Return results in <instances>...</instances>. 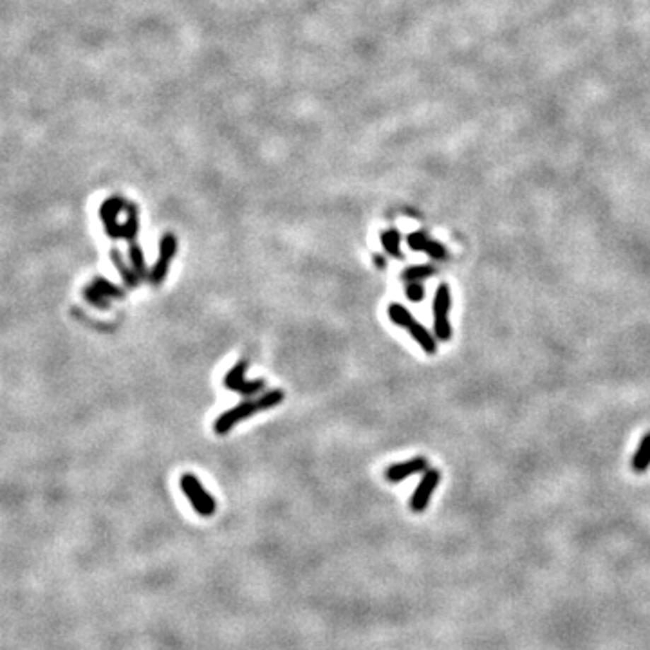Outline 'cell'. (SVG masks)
Here are the masks:
<instances>
[{"label": "cell", "instance_id": "cell-3", "mask_svg": "<svg viewBox=\"0 0 650 650\" xmlns=\"http://www.w3.org/2000/svg\"><path fill=\"white\" fill-rule=\"evenodd\" d=\"M248 371V361L240 360L237 365L230 368L224 376V387L231 392H237L240 396H253L257 392L262 390L266 387L264 380H251L248 381L244 376Z\"/></svg>", "mask_w": 650, "mask_h": 650}, {"label": "cell", "instance_id": "cell-10", "mask_svg": "<svg viewBox=\"0 0 650 650\" xmlns=\"http://www.w3.org/2000/svg\"><path fill=\"white\" fill-rule=\"evenodd\" d=\"M450 307H452V293L448 284H441L436 291L434 298V316L436 318H448Z\"/></svg>", "mask_w": 650, "mask_h": 650}, {"label": "cell", "instance_id": "cell-6", "mask_svg": "<svg viewBox=\"0 0 650 650\" xmlns=\"http://www.w3.org/2000/svg\"><path fill=\"white\" fill-rule=\"evenodd\" d=\"M424 468H426V459L424 457H414V459L405 460V463L388 466L385 470V479L388 482H401L410 475H414V473L424 472Z\"/></svg>", "mask_w": 650, "mask_h": 650}, {"label": "cell", "instance_id": "cell-23", "mask_svg": "<svg viewBox=\"0 0 650 650\" xmlns=\"http://www.w3.org/2000/svg\"><path fill=\"white\" fill-rule=\"evenodd\" d=\"M374 262L378 264V266H380V267H383V266H385V262H383V259H381V257H374Z\"/></svg>", "mask_w": 650, "mask_h": 650}, {"label": "cell", "instance_id": "cell-1", "mask_svg": "<svg viewBox=\"0 0 650 650\" xmlns=\"http://www.w3.org/2000/svg\"><path fill=\"white\" fill-rule=\"evenodd\" d=\"M284 400H286V394H284L282 388H273V390L264 392L259 400L243 401V403H238L237 407L230 408L226 412H222L221 416L215 419L214 432L219 434V436H226V434L230 432V430H233L238 423H243L244 419L251 417L253 414L266 412V410L279 407Z\"/></svg>", "mask_w": 650, "mask_h": 650}, {"label": "cell", "instance_id": "cell-17", "mask_svg": "<svg viewBox=\"0 0 650 650\" xmlns=\"http://www.w3.org/2000/svg\"><path fill=\"white\" fill-rule=\"evenodd\" d=\"M434 273H436V269H434L432 266H424L423 264V266H412L408 267V269H405L403 273H401V279L408 280V282H419V280L432 277Z\"/></svg>", "mask_w": 650, "mask_h": 650}, {"label": "cell", "instance_id": "cell-18", "mask_svg": "<svg viewBox=\"0 0 650 650\" xmlns=\"http://www.w3.org/2000/svg\"><path fill=\"white\" fill-rule=\"evenodd\" d=\"M83 298L91 303V306L98 307V309H109L110 303L109 298L105 295H101L100 291L91 284V286L83 287Z\"/></svg>", "mask_w": 650, "mask_h": 650}, {"label": "cell", "instance_id": "cell-19", "mask_svg": "<svg viewBox=\"0 0 650 650\" xmlns=\"http://www.w3.org/2000/svg\"><path fill=\"white\" fill-rule=\"evenodd\" d=\"M434 335L437 339L448 342L452 338V325L448 318H436L434 320Z\"/></svg>", "mask_w": 650, "mask_h": 650}, {"label": "cell", "instance_id": "cell-20", "mask_svg": "<svg viewBox=\"0 0 650 650\" xmlns=\"http://www.w3.org/2000/svg\"><path fill=\"white\" fill-rule=\"evenodd\" d=\"M407 243L410 246V250L414 251H426V246H429L430 238L426 237L424 231H414L407 237Z\"/></svg>", "mask_w": 650, "mask_h": 650}, {"label": "cell", "instance_id": "cell-2", "mask_svg": "<svg viewBox=\"0 0 650 650\" xmlns=\"http://www.w3.org/2000/svg\"><path fill=\"white\" fill-rule=\"evenodd\" d=\"M179 486H181V492L185 493V497L190 501L192 508L197 515L201 517H211L217 511V502L215 499L211 497L208 489L202 486V482L199 481L197 477L194 473H182L181 481H179Z\"/></svg>", "mask_w": 650, "mask_h": 650}, {"label": "cell", "instance_id": "cell-14", "mask_svg": "<svg viewBox=\"0 0 650 650\" xmlns=\"http://www.w3.org/2000/svg\"><path fill=\"white\" fill-rule=\"evenodd\" d=\"M387 313H388V318H390V322H394L396 325H400V327L408 329L414 322H416L412 313L408 311L405 306H401V303H390Z\"/></svg>", "mask_w": 650, "mask_h": 650}, {"label": "cell", "instance_id": "cell-13", "mask_svg": "<svg viewBox=\"0 0 650 650\" xmlns=\"http://www.w3.org/2000/svg\"><path fill=\"white\" fill-rule=\"evenodd\" d=\"M381 244H383L385 251L390 257H394V259H401L403 257V253H401V235L394 228L392 230H385L381 233Z\"/></svg>", "mask_w": 650, "mask_h": 650}, {"label": "cell", "instance_id": "cell-21", "mask_svg": "<svg viewBox=\"0 0 650 650\" xmlns=\"http://www.w3.org/2000/svg\"><path fill=\"white\" fill-rule=\"evenodd\" d=\"M407 298L412 302H421L424 298V287L419 282H410L407 286Z\"/></svg>", "mask_w": 650, "mask_h": 650}, {"label": "cell", "instance_id": "cell-12", "mask_svg": "<svg viewBox=\"0 0 650 650\" xmlns=\"http://www.w3.org/2000/svg\"><path fill=\"white\" fill-rule=\"evenodd\" d=\"M650 468V432L639 443L634 457H632V470L638 473L646 472Z\"/></svg>", "mask_w": 650, "mask_h": 650}, {"label": "cell", "instance_id": "cell-4", "mask_svg": "<svg viewBox=\"0 0 650 650\" xmlns=\"http://www.w3.org/2000/svg\"><path fill=\"white\" fill-rule=\"evenodd\" d=\"M127 208V201L123 197H109L103 201V204L100 207V219L103 222V226H105L107 235H109L112 240H117V238H122L123 228L122 224L117 222V215L122 214L123 210Z\"/></svg>", "mask_w": 650, "mask_h": 650}, {"label": "cell", "instance_id": "cell-8", "mask_svg": "<svg viewBox=\"0 0 650 650\" xmlns=\"http://www.w3.org/2000/svg\"><path fill=\"white\" fill-rule=\"evenodd\" d=\"M127 221L123 222V233L122 238L127 240V243H136V237H138L139 231V214H138V207L134 204V202H127Z\"/></svg>", "mask_w": 650, "mask_h": 650}, {"label": "cell", "instance_id": "cell-7", "mask_svg": "<svg viewBox=\"0 0 650 650\" xmlns=\"http://www.w3.org/2000/svg\"><path fill=\"white\" fill-rule=\"evenodd\" d=\"M110 260H112L114 267H116L120 277H122L127 289H136V287L139 286V282H141V279H139V275L132 267V264L127 262V260L123 259L122 251L117 250V248H112V250H110Z\"/></svg>", "mask_w": 650, "mask_h": 650}, {"label": "cell", "instance_id": "cell-9", "mask_svg": "<svg viewBox=\"0 0 650 650\" xmlns=\"http://www.w3.org/2000/svg\"><path fill=\"white\" fill-rule=\"evenodd\" d=\"M408 332H410V336L416 339L417 345H419V347L423 349L426 354H436V351H437L436 338H434L432 332H429V329L424 327V325L414 322L412 325L408 327Z\"/></svg>", "mask_w": 650, "mask_h": 650}, {"label": "cell", "instance_id": "cell-15", "mask_svg": "<svg viewBox=\"0 0 650 650\" xmlns=\"http://www.w3.org/2000/svg\"><path fill=\"white\" fill-rule=\"evenodd\" d=\"M178 255V237L174 233H165L159 240V257L158 259L172 262Z\"/></svg>", "mask_w": 650, "mask_h": 650}, {"label": "cell", "instance_id": "cell-16", "mask_svg": "<svg viewBox=\"0 0 650 650\" xmlns=\"http://www.w3.org/2000/svg\"><path fill=\"white\" fill-rule=\"evenodd\" d=\"M93 286L100 291L101 295H105L107 298H117V300L125 298V289H122L120 286L112 284L110 280L103 279V277H96Z\"/></svg>", "mask_w": 650, "mask_h": 650}, {"label": "cell", "instance_id": "cell-22", "mask_svg": "<svg viewBox=\"0 0 650 650\" xmlns=\"http://www.w3.org/2000/svg\"><path fill=\"white\" fill-rule=\"evenodd\" d=\"M424 253H429L434 260H443V259H446V250H444V248L441 246L439 243H434V240H430L429 246H426V251H424Z\"/></svg>", "mask_w": 650, "mask_h": 650}, {"label": "cell", "instance_id": "cell-5", "mask_svg": "<svg viewBox=\"0 0 650 650\" xmlns=\"http://www.w3.org/2000/svg\"><path fill=\"white\" fill-rule=\"evenodd\" d=\"M441 481V473L437 470H429V472H424L423 479L419 481V484L416 486V492L412 493V499H410V509L414 513H423L429 506L430 497H432V493L436 492L437 484Z\"/></svg>", "mask_w": 650, "mask_h": 650}, {"label": "cell", "instance_id": "cell-11", "mask_svg": "<svg viewBox=\"0 0 650 650\" xmlns=\"http://www.w3.org/2000/svg\"><path fill=\"white\" fill-rule=\"evenodd\" d=\"M129 260H130V264H132L134 269H136V273L139 275V279L141 280L150 279V271H149V266H146L145 253H143V248L139 246L138 243L129 244Z\"/></svg>", "mask_w": 650, "mask_h": 650}]
</instances>
